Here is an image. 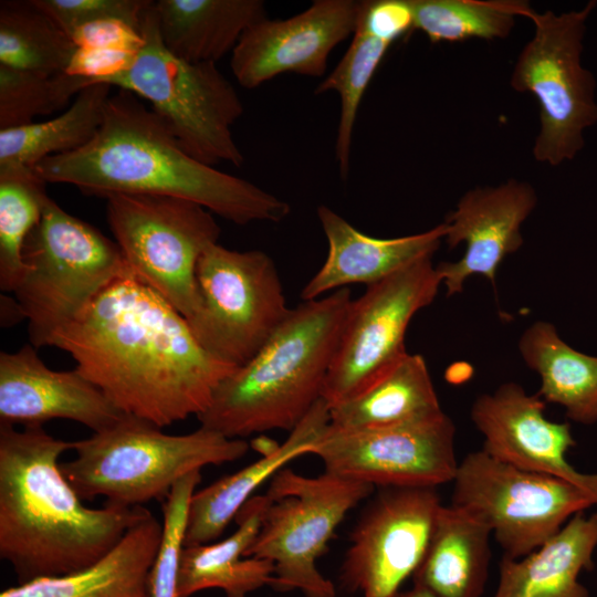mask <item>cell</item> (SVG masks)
Segmentation results:
<instances>
[{"label":"cell","mask_w":597,"mask_h":597,"mask_svg":"<svg viewBox=\"0 0 597 597\" xmlns=\"http://www.w3.org/2000/svg\"><path fill=\"white\" fill-rule=\"evenodd\" d=\"M260 531L245 556L274 565L273 588L305 597H336L317 559L346 514L375 486L327 472L305 476L283 468L270 481Z\"/></svg>","instance_id":"9c48e42d"},{"label":"cell","mask_w":597,"mask_h":597,"mask_svg":"<svg viewBox=\"0 0 597 597\" xmlns=\"http://www.w3.org/2000/svg\"><path fill=\"white\" fill-rule=\"evenodd\" d=\"M596 8L555 13L533 10L532 39L521 50L510 85L532 94L538 104L540 132L533 146L536 161L559 166L584 148L585 130L597 124L596 82L582 53L587 20Z\"/></svg>","instance_id":"ba28073f"},{"label":"cell","mask_w":597,"mask_h":597,"mask_svg":"<svg viewBox=\"0 0 597 597\" xmlns=\"http://www.w3.org/2000/svg\"><path fill=\"white\" fill-rule=\"evenodd\" d=\"M71 39L77 48L130 52H138L144 42L139 30L117 19L82 25L72 32Z\"/></svg>","instance_id":"74e56055"},{"label":"cell","mask_w":597,"mask_h":597,"mask_svg":"<svg viewBox=\"0 0 597 597\" xmlns=\"http://www.w3.org/2000/svg\"><path fill=\"white\" fill-rule=\"evenodd\" d=\"M200 305L187 320L198 343L234 367L248 363L289 315L276 266L261 250L214 243L196 271Z\"/></svg>","instance_id":"8fae6325"},{"label":"cell","mask_w":597,"mask_h":597,"mask_svg":"<svg viewBox=\"0 0 597 597\" xmlns=\"http://www.w3.org/2000/svg\"><path fill=\"white\" fill-rule=\"evenodd\" d=\"M163 534L151 513L94 564L65 575L18 584L0 597H149V573Z\"/></svg>","instance_id":"7402d4cb"},{"label":"cell","mask_w":597,"mask_h":597,"mask_svg":"<svg viewBox=\"0 0 597 597\" xmlns=\"http://www.w3.org/2000/svg\"><path fill=\"white\" fill-rule=\"evenodd\" d=\"M75 457L60 464L82 500L138 506L165 501L184 476L206 465L243 457L249 443L205 427L186 434H168L143 419L125 415L115 425L72 441Z\"/></svg>","instance_id":"5b68a950"},{"label":"cell","mask_w":597,"mask_h":597,"mask_svg":"<svg viewBox=\"0 0 597 597\" xmlns=\"http://www.w3.org/2000/svg\"><path fill=\"white\" fill-rule=\"evenodd\" d=\"M454 436L444 412L378 429L341 430L328 423L311 454L325 472L375 488H437L455 476Z\"/></svg>","instance_id":"5bb4252c"},{"label":"cell","mask_w":597,"mask_h":597,"mask_svg":"<svg viewBox=\"0 0 597 597\" xmlns=\"http://www.w3.org/2000/svg\"><path fill=\"white\" fill-rule=\"evenodd\" d=\"M139 31L144 42L132 65L98 83L148 101L181 147L202 164L240 167L244 156L231 127L244 107L231 82L216 63L187 62L168 51L154 1L142 14Z\"/></svg>","instance_id":"52a82bcc"},{"label":"cell","mask_w":597,"mask_h":597,"mask_svg":"<svg viewBox=\"0 0 597 597\" xmlns=\"http://www.w3.org/2000/svg\"><path fill=\"white\" fill-rule=\"evenodd\" d=\"M536 205L533 186L517 179L475 187L460 198L443 222L444 241L450 248L464 243V254L455 262L436 265L447 296L460 293L474 274L485 276L495 287L498 269L523 245L521 228Z\"/></svg>","instance_id":"ac0fdd59"},{"label":"cell","mask_w":597,"mask_h":597,"mask_svg":"<svg viewBox=\"0 0 597 597\" xmlns=\"http://www.w3.org/2000/svg\"><path fill=\"white\" fill-rule=\"evenodd\" d=\"M124 416L76 368H49L31 344L0 353L1 423L27 426L67 419L98 432Z\"/></svg>","instance_id":"d6986e66"},{"label":"cell","mask_w":597,"mask_h":597,"mask_svg":"<svg viewBox=\"0 0 597 597\" xmlns=\"http://www.w3.org/2000/svg\"><path fill=\"white\" fill-rule=\"evenodd\" d=\"M46 184H67L87 196H168L201 205L239 226L280 222L290 205L259 186L190 156L168 124L135 94L118 90L83 147L50 156L34 168Z\"/></svg>","instance_id":"7a4b0ae2"},{"label":"cell","mask_w":597,"mask_h":597,"mask_svg":"<svg viewBox=\"0 0 597 597\" xmlns=\"http://www.w3.org/2000/svg\"><path fill=\"white\" fill-rule=\"evenodd\" d=\"M112 86L93 83L56 117L0 129V172L33 169L43 159L86 145L103 121Z\"/></svg>","instance_id":"f1b7e54d"},{"label":"cell","mask_w":597,"mask_h":597,"mask_svg":"<svg viewBox=\"0 0 597 597\" xmlns=\"http://www.w3.org/2000/svg\"><path fill=\"white\" fill-rule=\"evenodd\" d=\"M596 549L597 512L578 513L528 555H503L493 597H589L578 577L593 569Z\"/></svg>","instance_id":"603a6c76"},{"label":"cell","mask_w":597,"mask_h":597,"mask_svg":"<svg viewBox=\"0 0 597 597\" xmlns=\"http://www.w3.org/2000/svg\"><path fill=\"white\" fill-rule=\"evenodd\" d=\"M105 199L107 222L127 266L191 318L200 305L199 259L221 232L212 212L168 196L112 193Z\"/></svg>","instance_id":"30bf717a"},{"label":"cell","mask_w":597,"mask_h":597,"mask_svg":"<svg viewBox=\"0 0 597 597\" xmlns=\"http://www.w3.org/2000/svg\"><path fill=\"white\" fill-rule=\"evenodd\" d=\"M136 54L123 50L77 48L65 72L88 80L91 85L128 69Z\"/></svg>","instance_id":"f35d334b"},{"label":"cell","mask_w":597,"mask_h":597,"mask_svg":"<svg viewBox=\"0 0 597 597\" xmlns=\"http://www.w3.org/2000/svg\"><path fill=\"white\" fill-rule=\"evenodd\" d=\"M353 302L348 287L304 301L244 365L216 389L200 426L228 438L292 431L322 399Z\"/></svg>","instance_id":"277c9868"},{"label":"cell","mask_w":597,"mask_h":597,"mask_svg":"<svg viewBox=\"0 0 597 597\" xmlns=\"http://www.w3.org/2000/svg\"><path fill=\"white\" fill-rule=\"evenodd\" d=\"M51 346L69 353L119 411L159 428L201 415L238 368L211 356L128 266Z\"/></svg>","instance_id":"6da1fadb"},{"label":"cell","mask_w":597,"mask_h":597,"mask_svg":"<svg viewBox=\"0 0 597 597\" xmlns=\"http://www.w3.org/2000/svg\"><path fill=\"white\" fill-rule=\"evenodd\" d=\"M154 8L165 46L191 63H217L268 18L262 0H157Z\"/></svg>","instance_id":"484cf974"},{"label":"cell","mask_w":597,"mask_h":597,"mask_svg":"<svg viewBox=\"0 0 597 597\" xmlns=\"http://www.w3.org/2000/svg\"><path fill=\"white\" fill-rule=\"evenodd\" d=\"M415 29L432 43L506 38L517 17L533 11L521 0H410Z\"/></svg>","instance_id":"4dcf8cb0"},{"label":"cell","mask_w":597,"mask_h":597,"mask_svg":"<svg viewBox=\"0 0 597 597\" xmlns=\"http://www.w3.org/2000/svg\"><path fill=\"white\" fill-rule=\"evenodd\" d=\"M490 527L468 511L442 505L413 585L436 597H482L491 561Z\"/></svg>","instance_id":"d4e9b609"},{"label":"cell","mask_w":597,"mask_h":597,"mask_svg":"<svg viewBox=\"0 0 597 597\" xmlns=\"http://www.w3.org/2000/svg\"><path fill=\"white\" fill-rule=\"evenodd\" d=\"M316 212L328 242V254L303 287V301L316 300L348 284L373 285L413 260L433 255L446 235L442 222L417 234L374 238L358 231L327 206H320Z\"/></svg>","instance_id":"ffe728a7"},{"label":"cell","mask_w":597,"mask_h":597,"mask_svg":"<svg viewBox=\"0 0 597 597\" xmlns=\"http://www.w3.org/2000/svg\"><path fill=\"white\" fill-rule=\"evenodd\" d=\"M358 28L390 44L415 30L410 0H365Z\"/></svg>","instance_id":"8d00e7d4"},{"label":"cell","mask_w":597,"mask_h":597,"mask_svg":"<svg viewBox=\"0 0 597 597\" xmlns=\"http://www.w3.org/2000/svg\"><path fill=\"white\" fill-rule=\"evenodd\" d=\"M69 450L72 441L42 425L0 422V557L18 584L94 564L150 513L143 505L85 506L61 471Z\"/></svg>","instance_id":"3957f363"},{"label":"cell","mask_w":597,"mask_h":597,"mask_svg":"<svg viewBox=\"0 0 597 597\" xmlns=\"http://www.w3.org/2000/svg\"><path fill=\"white\" fill-rule=\"evenodd\" d=\"M519 350L527 367L540 376L537 395L545 402L561 406L577 423L597 422V356L570 347L545 321L523 332Z\"/></svg>","instance_id":"83f0119b"},{"label":"cell","mask_w":597,"mask_h":597,"mask_svg":"<svg viewBox=\"0 0 597 597\" xmlns=\"http://www.w3.org/2000/svg\"><path fill=\"white\" fill-rule=\"evenodd\" d=\"M22 258L24 272L13 293L35 348L51 346L127 268L115 241L49 196Z\"/></svg>","instance_id":"8992f818"},{"label":"cell","mask_w":597,"mask_h":597,"mask_svg":"<svg viewBox=\"0 0 597 597\" xmlns=\"http://www.w3.org/2000/svg\"><path fill=\"white\" fill-rule=\"evenodd\" d=\"M359 0H316L287 18H268L250 27L232 51L230 66L245 88L284 73L321 77L333 50L355 33Z\"/></svg>","instance_id":"2e32d148"},{"label":"cell","mask_w":597,"mask_h":597,"mask_svg":"<svg viewBox=\"0 0 597 597\" xmlns=\"http://www.w3.org/2000/svg\"><path fill=\"white\" fill-rule=\"evenodd\" d=\"M452 483L451 504L486 524L510 558L528 555L574 515L596 505L572 482L519 469L482 449L459 462Z\"/></svg>","instance_id":"7c38bea8"},{"label":"cell","mask_w":597,"mask_h":597,"mask_svg":"<svg viewBox=\"0 0 597 597\" xmlns=\"http://www.w3.org/2000/svg\"><path fill=\"white\" fill-rule=\"evenodd\" d=\"M201 481L200 471L180 479L163 503V534L149 573V597H181L178 590L180 557L189 501Z\"/></svg>","instance_id":"e575fe53"},{"label":"cell","mask_w":597,"mask_h":597,"mask_svg":"<svg viewBox=\"0 0 597 597\" xmlns=\"http://www.w3.org/2000/svg\"><path fill=\"white\" fill-rule=\"evenodd\" d=\"M328 423L329 408L320 399L283 443L243 469L195 491L188 505L184 546L209 544L219 538L260 485L292 460L312 452Z\"/></svg>","instance_id":"44dd1931"},{"label":"cell","mask_w":597,"mask_h":597,"mask_svg":"<svg viewBox=\"0 0 597 597\" xmlns=\"http://www.w3.org/2000/svg\"><path fill=\"white\" fill-rule=\"evenodd\" d=\"M392 597H436L422 587L413 585L408 590H399Z\"/></svg>","instance_id":"ab89813d"},{"label":"cell","mask_w":597,"mask_h":597,"mask_svg":"<svg viewBox=\"0 0 597 597\" xmlns=\"http://www.w3.org/2000/svg\"><path fill=\"white\" fill-rule=\"evenodd\" d=\"M442 505L437 488H379L350 534L342 586L363 597L398 593L418 568Z\"/></svg>","instance_id":"9a60e30c"},{"label":"cell","mask_w":597,"mask_h":597,"mask_svg":"<svg viewBox=\"0 0 597 597\" xmlns=\"http://www.w3.org/2000/svg\"><path fill=\"white\" fill-rule=\"evenodd\" d=\"M45 181L34 169L0 172V289L14 292L24 272L23 245L38 223Z\"/></svg>","instance_id":"d6a6232c"},{"label":"cell","mask_w":597,"mask_h":597,"mask_svg":"<svg viewBox=\"0 0 597 597\" xmlns=\"http://www.w3.org/2000/svg\"><path fill=\"white\" fill-rule=\"evenodd\" d=\"M86 86L88 80L66 72L45 76L0 64V129L62 109Z\"/></svg>","instance_id":"836d02e7"},{"label":"cell","mask_w":597,"mask_h":597,"mask_svg":"<svg viewBox=\"0 0 597 597\" xmlns=\"http://www.w3.org/2000/svg\"><path fill=\"white\" fill-rule=\"evenodd\" d=\"M268 504L264 494L253 495L234 517L238 528L227 538L203 545L184 546L178 590L181 597L210 588L227 597H247L274 583V565L269 559L245 556L254 542Z\"/></svg>","instance_id":"cb8c5ba5"},{"label":"cell","mask_w":597,"mask_h":597,"mask_svg":"<svg viewBox=\"0 0 597 597\" xmlns=\"http://www.w3.org/2000/svg\"><path fill=\"white\" fill-rule=\"evenodd\" d=\"M70 36L85 24L107 19L122 20L139 30L143 12L151 0H34Z\"/></svg>","instance_id":"d590c367"},{"label":"cell","mask_w":597,"mask_h":597,"mask_svg":"<svg viewBox=\"0 0 597 597\" xmlns=\"http://www.w3.org/2000/svg\"><path fill=\"white\" fill-rule=\"evenodd\" d=\"M76 50L34 0L0 2V64L52 76L65 72Z\"/></svg>","instance_id":"f546056e"},{"label":"cell","mask_w":597,"mask_h":597,"mask_svg":"<svg viewBox=\"0 0 597 597\" xmlns=\"http://www.w3.org/2000/svg\"><path fill=\"white\" fill-rule=\"evenodd\" d=\"M390 46V43L357 27L341 61L314 91L315 94L333 91L339 97L335 158L344 179L349 172L353 134L360 103Z\"/></svg>","instance_id":"1f68e13d"},{"label":"cell","mask_w":597,"mask_h":597,"mask_svg":"<svg viewBox=\"0 0 597 597\" xmlns=\"http://www.w3.org/2000/svg\"><path fill=\"white\" fill-rule=\"evenodd\" d=\"M443 412L427 363L406 353L394 366L353 397L329 408V425L366 430L430 419Z\"/></svg>","instance_id":"4316f807"},{"label":"cell","mask_w":597,"mask_h":597,"mask_svg":"<svg viewBox=\"0 0 597 597\" xmlns=\"http://www.w3.org/2000/svg\"><path fill=\"white\" fill-rule=\"evenodd\" d=\"M545 404L516 383L478 396L470 417L483 437L482 450L519 469L572 482L589 492L597 506V472H580L568 462L576 444L570 425L547 419Z\"/></svg>","instance_id":"e0dca14e"},{"label":"cell","mask_w":597,"mask_h":597,"mask_svg":"<svg viewBox=\"0 0 597 597\" xmlns=\"http://www.w3.org/2000/svg\"><path fill=\"white\" fill-rule=\"evenodd\" d=\"M432 256L413 260L353 300L322 391L328 408L366 388L407 353L411 318L433 302L442 284Z\"/></svg>","instance_id":"4fadbf2b"}]
</instances>
